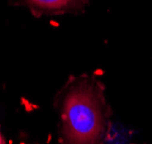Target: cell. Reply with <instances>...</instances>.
<instances>
[{
	"instance_id": "6da1fadb",
	"label": "cell",
	"mask_w": 152,
	"mask_h": 144,
	"mask_svg": "<svg viewBox=\"0 0 152 144\" xmlns=\"http://www.w3.org/2000/svg\"><path fill=\"white\" fill-rule=\"evenodd\" d=\"M107 105L101 83L79 78L66 86L61 99L62 132L68 144H96L107 125Z\"/></svg>"
},
{
	"instance_id": "7a4b0ae2",
	"label": "cell",
	"mask_w": 152,
	"mask_h": 144,
	"mask_svg": "<svg viewBox=\"0 0 152 144\" xmlns=\"http://www.w3.org/2000/svg\"><path fill=\"white\" fill-rule=\"evenodd\" d=\"M25 6L34 15L42 14H64L80 12L89 0H13Z\"/></svg>"
},
{
	"instance_id": "3957f363",
	"label": "cell",
	"mask_w": 152,
	"mask_h": 144,
	"mask_svg": "<svg viewBox=\"0 0 152 144\" xmlns=\"http://www.w3.org/2000/svg\"><path fill=\"white\" fill-rule=\"evenodd\" d=\"M0 144H4V141H2V137H1V134H0Z\"/></svg>"
}]
</instances>
